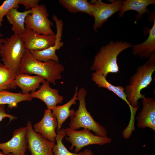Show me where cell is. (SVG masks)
Segmentation results:
<instances>
[{
    "instance_id": "obj_1",
    "label": "cell",
    "mask_w": 155,
    "mask_h": 155,
    "mask_svg": "<svg viewBox=\"0 0 155 155\" xmlns=\"http://www.w3.org/2000/svg\"><path fill=\"white\" fill-rule=\"evenodd\" d=\"M149 57L145 63L137 68L136 72L131 77L129 84L124 88L127 101L132 108H139L138 100L146 97L141 92L152 81V75L155 71V52Z\"/></svg>"
},
{
    "instance_id": "obj_2",
    "label": "cell",
    "mask_w": 155,
    "mask_h": 155,
    "mask_svg": "<svg viewBox=\"0 0 155 155\" xmlns=\"http://www.w3.org/2000/svg\"><path fill=\"white\" fill-rule=\"evenodd\" d=\"M131 43L122 41H111L102 46L95 56L91 70L101 74L106 78L109 73L119 72L117 61L118 55L123 51L132 47Z\"/></svg>"
},
{
    "instance_id": "obj_3",
    "label": "cell",
    "mask_w": 155,
    "mask_h": 155,
    "mask_svg": "<svg viewBox=\"0 0 155 155\" xmlns=\"http://www.w3.org/2000/svg\"><path fill=\"white\" fill-rule=\"evenodd\" d=\"M19 69L21 73L40 76L55 85L56 81L62 78L61 73L64 71V68L59 62L53 60L46 62L39 61L32 56L29 50L26 49Z\"/></svg>"
},
{
    "instance_id": "obj_4",
    "label": "cell",
    "mask_w": 155,
    "mask_h": 155,
    "mask_svg": "<svg viewBox=\"0 0 155 155\" xmlns=\"http://www.w3.org/2000/svg\"><path fill=\"white\" fill-rule=\"evenodd\" d=\"M87 92L83 87L78 91L79 106L74 115L70 117L69 128L74 130L81 128L88 129L92 131L96 135L107 137L108 133L106 128L96 121L87 109L85 101Z\"/></svg>"
},
{
    "instance_id": "obj_5",
    "label": "cell",
    "mask_w": 155,
    "mask_h": 155,
    "mask_svg": "<svg viewBox=\"0 0 155 155\" xmlns=\"http://www.w3.org/2000/svg\"><path fill=\"white\" fill-rule=\"evenodd\" d=\"M26 49L20 35L14 34L5 38L0 49V55L3 64L14 69H19Z\"/></svg>"
},
{
    "instance_id": "obj_6",
    "label": "cell",
    "mask_w": 155,
    "mask_h": 155,
    "mask_svg": "<svg viewBox=\"0 0 155 155\" xmlns=\"http://www.w3.org/2000/svg\"><path fill=\"white\" fill-rule=\"evenodd\" d=\"M65 129L66 140L70 143L71 146L69 149L72 150L75 147V152L78 153L83 147L89 145L97 144L103 145L111 142L112 139L107 137H102L96 135L88 129L77 131L69 127Z\"/></svg>"
},
{
    "instance_id": "obj_7",
    "label": "cell",
    "mask_w": 155,
    "mask_h": 155,
    "mask_svg": "<svg viewBox=\"0 0 155 155\" xmlns=\"http://www.w3.org/2000/svg\"><path fill=\"white\" fill-rule=\"evenodd\" d=\"M32 9V13L28 14L25 19V26L39 34H55L51 27L53 24L48 18L49 14L46 6L38 5Z\"/></svg>"
},
{
    "instance_id": "obj_8",
    "label": "cell",
    "mask_w": 155,
    "mask_h": 155,
    "mask_svg": "<svg viewBox=\"0 0 155 155\" xmlns=\"http://www.w3.org/2000/svg\"><path fill=\"white\" fill-rule=\"evenodd\" d=\"M105 3L101 0H92V13L94 18L93 29L95 32L102 26L108 19L116 12L121 10L122 3L120 0H110Z\"/></svg>"
},
{
    "instance_id": "obj_9",
    "label": "cell",
    "mask_w": 155,
    "mask_h": 155,
    "mask_svg": "<svg viewBox=\"0 0 155 155\" xmlns=\"http://www.w3.org/2000/svg\"><path fill=\"white\" fill-rule=\"evenodd\" d=\"M27 148L31 155H53V149L55 143L52 142L36 132L31 122L28 121L26 126Z\"/></svg>"
},
{
    "instance_id": "obj_10",
    "label": "cell",
    "mask_w": 155,
    "mask_h": 155,
    "mask_svg": "<svg viewBox=\"0 0 155 155\" xmlns=\"http://www.w3.org/2000/svg\"><path fill=\"white\" fill-rule=\"evenodd\" d=\"M25 27V31L20 35L26 49L29 51L43 50L55 44L56 34L52 35L39 34Z\"/></svg>"
},
{
    "instance_id": "obj_11",
    "label": "cell",
    "mask_w": 155,
    "mask_h": 155,
    "mask_svg": "<svg viewBox=\"0 0 155 155\" xmlns=\"http://www.w3.org/2000/svg\"><path fill=\"white\" fill-rule=\"evenodd\" d=\"M53 20L55 22L57 29L56 40L55 44L46 49L41 51H29L32 56L36 60L43 62L53 60L59 62V58L56 54L57 50L59 49L63 45L62 41V36L63 23L55 15L53 16Z\"/></svg>"
},
{
    "instance_id": "obj_12",
    "label": "cell",
    "mask_w": 155,
    "mask_h": 155,
    "mask_svg": "<svg viewBox=\"0 0 155 155\" xmlns=\"http://www.w3.org/2000/svg\"><path fill=\"white\" fill-rule=\"evenodd\" d=\"M26 127L17 129L13 132V136L9 141L0 143V150L5 154H12L13 155L25 154L27 148L26 135Z\"/></svg>"
},
{
    "instance_id": "obj_13",
    "label": "cell",
    "mask_w": 155,
    "mask_h": 155,
    "mask_svg": "<svg viewBox=\"0 0 155 155\" xmlns=\"http://www.w3.org/2000/svg\"><path fill=\"white\" fill-rule=\"evenodd\" d=\"M42 84L38 90L31 92L30 97L41 100L46 104L47 109L52 110L57 104L62 103L63 97L59 94L57 90L51 88L47 81L45 80Z\"/></svg>"
},
{
    "instance_id": "obj_14",
    "label": "cell",
    "mask_w": 155,
    "mask_h": 155,
    "mask_svg": "<svg viewBox=\"0 0 155 155\" xmlns=\"http://www.w3.org/2000/svg\"><path fill=\"white\" fill-rule=\"evenodd\" d=\"M58 126V122L53 115L51 110L45 109L44 116L39 122L33 125L34 131L40 134L49 140L55 143L57 133L55 129Z\"/></svg>"
},
{
    "instance_id": "obj_15",
    "label": "cell",
    "mask_w": 155,
    "mask_h": 155,
    "mask_svg": "<svg viewBox=\"0 0 155 155\" xmlns=\"http://www.w3.org/2000/svg\"><path fill=\"white\" fill-rule=\"evenodd\" d=\"M143 107L136 117L137 126L140 128L147 127L155 131V100L150 97L142 99Z\"/></svg>"
},
{
    "instance_id": "obj_16",
    "label": "cell",
    "mask_w": 155,
    "mask_h": 155,
    "mask_svg": "<svg viewBox=\"0 0 155 155\" xmlns=\"http://www.w3.org/2000/svg\"><path fill=\"white\" fill-rule=\"evenodd\" d=\"M92 79L98 87L107 89L112 92L121 99L125 101L129 107L130 111V119H135V116L138 108H133L131 107L128 102L124 88L121 86H115L109 83L101 74L95 72L92 74Z\"/></svg>"
},
{
    "instance_id": "obj_17",
    "label": "cell",
    "mask_w": 155,
    "mask_h": 155,
    "mask_svg": "<svg viewBox=\"0 0 155 155\" xmlns=\"http://www.w3.org/2000/svg\"><path fill=\"white\" fill-rule=\"evenodd\" d=\"M78 87L75 88V93L72 98L67 103L59 106H56L52 110V113L58 122L57 128V133L60 130L63 123L69 117L73 116L75 111L73 109H70L71 106L77 103L78 100Z\"/></svg>"
},
{
    "instance_id": "obj_18",
    "label": "cell",
    "mask_w": 155,
    "mask_h": 155,
    "mask_svg": "<svg viewBox=\"0 0 155 155\" xmlns=\"http://www.w3.org/2000/svg\"><path fill=\"white\" fill-rule=\"evenodd\" d=\"M45 79L38 75L31 76L27 73L20 72L16 76L14 82L21 89L22 94H27L35 91L40 87V84Z\"/></svg>"
},
{
    "instance_id": "obj_19",
    "label": "cell",
    "mask_w": 155,
    "mask_h": 155,
    "mask_svg": "<svg viewBox=\"0 0 155 155\" xmlns=\"http://www.w3.org/2000/svg\"><path fill=\"white\" fill-rule=\"evenodd\" d=\"M122 6L119 13V17L123 16L124 13L129 10L136 11L137 14L136 16V20H140L143 15L146 13L150 14L147 7L150 5L155 4V0H120Z\"/></svg>"
},
{
    "instance_id": "obj_20",
    "label": "cell",
    "mask_w": 155,
    "mask_h": 155,
    "mask_svg": "<svg viewBox=\"0 0 155 155\" xmlns=\"http://www.w3.org/2000/svg\"><path fill=\"white\" fill-rule=\"evenodd\" d=\"M152 27L148 28L149 36L144 42L138 44L132 45L133 54L137 55L143 59L149 57L155 52V19H153Z\"/></svg>"
},
{
    "instance_id": "obj_21",
    "label": "cell",
    "mask_w": 155,
    "mask_h": 155,
    "mask_svg": "<svg viewBox=\"0 0 155 155\" xmlns=\"http://www.w3.org/2000/svg\"><path fill=\"white\" fill-rule=\"evenodd\" d=\"M32 9L20 12L17 9L12 8L7 13L5 16L7 21L12 25L11 29L14 34L20 35L25 31V19L27 15L32 13Z\"/></svg>"
},
{
    "instance_id": "obj_22",
    "label": "cell",
    "mask_w": 155,
    "mask_h": 155,
    "mask_svg": "<svg viewBox=\"0 0 155 155\" xmlns=\"http://www.w3.org/2000/svg\"><path fill=\"white\" fill-rule=\"evenodd\" d=\"M19 69H14L0 62V91L15 89L17 86L14 80Z\"/></svg>"
},
{
    "instance_id": "obj_23",
    "label": "cell",
    "mask_w": 155,
    "mask_h": 155,
    "mask_svg": "<svg viewBox=\"0 0 155 155\" xmlns=\"http://www.w3.org/2000/svg\"><path fill=\"white\" fill-rule=\"evenodd\" d=\"M30 94L15 93L7 90L0 91V105L7 104L9 108L17 106L19 102L24 101H31Z\"/></svg>"
},
{
    "instance_id": "obj_24",
    "label": "cell",
    "mask_w": 155,
    "mask_h": 155,
    "mask_svg": "<svg viewBox=\"0 0 155 155\" xmlns=\"http://www.w3.org/2000/svg\"><path fill=\"white\" fill-rule=\"evenodd\" d=\"M59 3L71 13L81 12L93 17L92 5L87 0H59Z\"/></svg>"
},
{
    "instance_id": "obj_25",
    "label": "cell",
    "mask_w": 155,
    "mask_h": 155,
    "mask_svg": "<svg viewBox=\"0 0 155 155\" xmlns=\"http://www.w3.org/2000/svg\"><path fill=\"white\" fill-rule=\"evenodd\" d=\"M57 133L55 138L57 143L54 145L53 149V155H82L83 152L78 153L71 152L63 144V139L66 136L65 129L61 128Z\"/></svg>"
},
{
    "instance_id": "obj_26",
    "label": "cell",
    "mask_w": 155,
    "mask_h": 155,
    "mask_svg": "<svg viewBox=\"0 0 155 155\" xmlns=\"http://www.w3.org/2000/svg\"><path fill=\"white\" fill-rule=\"evenodd\" d=\"M20 0H5L0 6V28L3 21V18L7 13L12 8L18 9L20 5Z\"/></svg>"
},
{
    "instance_id": "obj_27",
    "label": "cell",
    "mask_w": 155,
    "mask_h": 155,
    "mask_svg": "<svg viewBox=\"0 0 155 155\" xmlns=\"http://www.w3.org/2000/svg\"><path fill=\"white\" fill-rule=\"evenodd\" d=\"M39 0H21L20 5H24L26 10H30L38 5Z\"/></svg>"
},
{
    "instance_id": "obj_28",
    "label": "cell",
    "mask_w": 155,
    "mask_h": 155,
    "mask_svg": "<svg viewBox=\"0 0 155 155\" xmlns=\"http://www.w3.org/2000/svg\"><path fill=\"white\" fill-rule=\"evenodd\" d=\"M5 118H8L10 121L16 119H17L16 116L8 114L6 112L5 106L4 104L0 105V122Z\"/></svg>"
},
{
    "instance_id": "obj_29",
    "label": "cell",
    "mask_w": 155,
    "mask_h": 155,
    "mask_svg": "<svg viewBox=\"0 0 155 155\" xmlns=\"http://www.w3.org/2000/svg\"><path fill=\"white\" fill-rule=\"evenodd\" d=\"M82 155H93V154L91 150L86 149L83 151Z\"/></svg>"
},
{
    "instance_id": "obj_30",
    "label": "cell",
    "mask_w": 155,
    "mask_h": 155,
    "mask_svg": "<svg viewBox=\"0 0 155 155\" xmlns=\"http://www.w3.org/2000/svg\"><path fill=\"white\" fill-rule=\"evenodd\" d=\"M5 38H0V49L3 43L4 42Z\"/></svg>"
},
{
    "instance_id": "obj_31",
    "label": "cell",
    "mask_w": 155,
    "mask_h": 155,
    "mask_svg": "<svg viewBox=\"0 0 155 155\" xmlns=\"http://www.w3.org/2000/svg\"><path fill=\"white\" fill-rule=\"evenodd\" d=\"M0 155H13L12 154H3L2 152H0Z\"/></svg>"
},
{
    "instance_id": "obj_32",
    "label": "cell",
    "mask_w": 155,
    "mask_h": 155,
    "mask_svg": "<svg viewBox=\"0 0 155 155\" xmlns=\"http://www.w3.org/2000/svg\"><path fill=\"white\" fill-rule=\"evenodd\" d=\"M3 36V34L0 33V37H2Z\"/></svg>"
},
{
    "instance_id": "obj_33",
    "label": "cell",
    "mask_w": 155,
    "mask_h": 155,
    "mask_svg": "<svg viewBox=\"0 0 155 155\" xmlns=\"http://www.w3.org/2000/svg\"><path fill=\"white\" fill-rule=\"evenodd\" d=\"M22 155H25V154H24Z\"/></svg>"
}]
</instances>
